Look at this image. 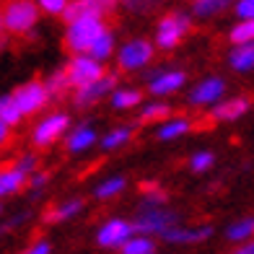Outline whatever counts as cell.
Here are the masks:
<instances>
[{
	"label": "cell",
	"mask_w": 254,
	"mask_h": 254,
	"mask_svg": "<svg viewBox=\"0 0 254 254\" xmlns=\"http://www.w3.org/2000/svg\"><path fill=\"white\" fill-rule=\"evenodd\" d=\"M114 8H117V0H67V5L60 16L67 24H73V21H80V18H101L112 13Z\"/></svg>",
	"instance_id": "obj_8"
},
{
	"label": "cell",
	"mask_w": 254,
	"mask_h": 254,
	"mask_svg": "<svg viewBox=\"0 0 254 254\" xmlns=\"http://www.w3.org/2000/svg\"><path fill=\"white\" fill-rule=\"evenodd\" d=\"M228 39L236 44V47H241V44H252L254 39V21H239V24L231 29Z\"/></svg>",
	"instance_id": "obj_32"
},
{
	"label": "cell",
	"mask_w": 254,
	"mask_h": 254,
	"mask_svg": "<svg viewBox=\"0 0 254 254\" xmlns=\"http://www.w3.org/2000/svg\"><path fill=\"white\" fill-rule=\"evenodd\" d=\"M94 143H96V130L91 125H80L73 132H67V137H65V145L70 153H83Z\"/></svg>",
	"instance_id": "obj_16"
},
{
	"label": "cell",
	"mask_w": 254,
	"mask_h": 254,
	"mask_svg": "<svg viewBox=\"0 0 254 254\" xmlns=\"http://www.w3.org/2000/svg\"><path fill=\"white\" fill-rule=\"evenodd\" d=\"M44 83V91H47V96L50 99H60L67 88H70V83H67V78H65V70H57L52 73L47 80H42Z\"/></svg>",
	"instance_id": "obj_29"
},
{
	"label": "cell",
	"mask_w": 254,
	"mask_h": 254,
	"mask_svg": "<svg viewBox=\"0 0 254 254\" xmlns=\"http://www.w3.org/2000/svg\"><path fill=\"white\" fill-rule=\"evenodd\" d=\"M101 75H104V65L91 60L88 55H75L65 67V78H67V83H70V88H75V91L88 86V83H94Z\"/></svg>",
	"instance_id": "obj_6"
},
{
	"label": "cell",
	"mask_w": 254,
	"mask_h": 254,
	"mask_svg": "<svg viewBox=\"0 0 254 254\" xmlns=\"http://www.w3.org/2000/svg\"><path fill=\"white\" fill-rule=\"evenodd\" d=\"M10 99H13V104L18 107L21 117L37 114L50 104V96H47V91H44L42 80H26V83H21L13 94H10Z\"/></svg>",
	"instance_id": "obj_4"
},
{
	"label": "cell",
	"mask_w": 254,
	"mask_h": 254,
	"mask_svg": "<svg viewBox=\"0 0 254 254\" xmlns=\"http://www.w3.org/2000/svg\"><path fill=\"white\" fill-rule=\"evenodd\" d=\"M26 174H21V171H16L13 166L8 169H0V197H8V194H13L18 190L26 187Z\"/></svg>",
	"instance_id": "obj_18"
},
{
	"label": "cell",
	"mask_w": 254,
	"mask_h": 254,
	"mask_svg": "<svg viewBox=\"0 0 254 254\" xmlns=\"http://www.w3.org/2000/svg\"><path fill=\"white\" fill-rule=\"evenodd\" d=\"M114 88H117V73H104L94 83L75 91V107H94L104 96H112Z\"/></svg>",
	"instance_id": "obj_10"
},
{
	"label": "cell",
	"mask_w": 254,
	"mask_h": 254,
	"mask_svg": "<svg viewBox=\"0 0 254 254\" xmlns=\"http://www.w3.org/2000/svg\"><path fill=\"white\" fill-rule=\"evenodd\" d=\"M130 236H135L132 223L130 221H122V218H112V221H107V223L99 228L96 241H99L101 247H107V249H120Z\"/></svg>",
	"instance_id": "obj_11"
},
{
	"label": "cell",
	"mask_w": 254,
	"mask_h": 254,
	"mask_svg": "<svg viewBox=\"0 0 254 254\" xmlns=\"http://www.w3.org/2000/svg\"><path fill=\"white\" fill-rule=\"evenodd\" d=\"M190 120H182V117H174V120H164L158 127V137L161 140H174V137H182L184 132H190Z\"/></svg>",
	"instance_id": "obj_23"
},
{
	"label": "cell",
	"mask_w": 254,
	"mask_h": 254,
	"mask_svg": "<svg viewBox=\"0 0 254 254\" xmlns=\"http://www.w3.org/2000/svg\"><path fill=\"white\" fill-rule=\"evenodd\" d=\"M252 231H254V221H252V218H241V221L231 223L226 228V239L228 241H249Z\"/></svg>",
	"instance_id": "obj_30"
},
{
	"label": "cell",
	"mask_w": 254,
	"mask_h": 254,
	"mask_svg": "<svg viewBox=\"0 0 254 254\" xmlns=\"http://www.w3.org/2000/svg\"><path fill=\"white\" fill-rule=\"evenodd\" d=\"M247 112H249V99L231 96V99H221L218 104H213L210 117L215 122H234V120H241Z\"/></svg>",
	"instance_id": "obj_14"
},
{
	"label": "cell",
	"mask_w": 254,
	"mask_h": 254,
	"mask_svg": "<svg viewBox=\"0 0 254 254\" xmlns=\"http://www.w3.org/2000/svg\"><path fill=\"white\" fill-rule=\"evenodd\" d=\"M140 192H143V202H140V207H166L169 192H166V190H161L156 182H143V184H140Z\"/></svg>",
	"instance_id": "obj_20"
},
{
	"label": "cell",
	"mask_w": 254,
	"mask_h": 254,
	"mask_svg": "<svg viewBox=\"0 0 254 254\" xmlns=\"http://www.w3.org/2000/svg\"><path fill=\"white\" fill-rule=\"evenodd\" d=\"M65 5H67V0H37V8L47 10V13H52V16H60L65 10Z\"/></svg>",
	"instance_id": "obj_35"
},
{
	"label": "cell",
	"mask_w": 254,
	"mask_h": 254,
	"mask_svg": "<svg viewBox=\"0 0 254 254\" xmlns=\"http://www.w3.org/2000/svg\"><path fill=\"white\" fill-rule=\"evenodd\" d=\"M67 127H70V117H67V114H63V112L50 114V117H44L42 122H37V127H34V132H31V143L37 148H50L67 132Z\"/></svg>",
	"instance_id": "obj_7"
},
{
	"label": "cell",
	"mask_w": 254,
	"mask_h": 254,
	"mask_svg": "<svg viewBox=\"0 0 254 254\" xmlns=\"http://www.w3.org/2000/svg\"><path fill=\"white\" fill-rule=\"evenodd\" d=\"M120 254H156V244L151 236H130L120 247Z\"/></svg>",
	"instance_id": "obj_24"
},
{
	"label": "cell",
	"mask_w": 254,
	"mask_h": 254,
	"mask_svg": "<svg viewBox=\"0 0 254 254\" xmlns=\"http://www.w3.org/2000/svg\"><path fill=\"white\" fill-rule=\"evenodd\" d=\"M47 182H50V174H47V171H34V174L26 179V187H31L34 192H39Z\"/></svg>",
	"instance_id": "obj_37"
},
{
	"label": "cell",
	"mask_w": 254,
	"mask_h": 254,
	"mask_svg": "<svg viewBox=\"0 0 254 254\" xmlns=\"http://www.w3.org/2000/svg\"><path fill=\"white\" fill-rule=\"evenodd\" d=\"M107 29L101 18H80L67 24V34H65V44L67 50H73L75 55H86L88 47L94 44V39Z\"/></svg>",
	"instance_id": "obj_3"
},
{
	"label": "cell",
	"mask_w": 254,
	"mask_h": 254,
	"mask_svg": "<svg viewBox=\"0 0 254 254\" xmlns=\"http://www.w3.org/2000/svg\"><path fill=\"white\" fill-rule=\"evenodd\" d=\"M236 16L241 21H252L254 18V0H239L236 3Z\"/></svg>",
	"instance_id": "obj_36"
},
{
	"label": "cell",
	"mask_w": 254,
	"mask_h": 254,
	"mask_svg": "<svg viewBox=\"0 0 254 254\" xmlns=\"http://www.w3.org/2000/svg\"><path fill=\"white\" fill-rule=\"evenodd\" d=\"M228 63H231V67H234V70H239V73H249V70H252V65H254V47H252V44H241V47L231 50Z\"/></svg>",
	"instance_id": "obj_21"
},
{
	"label": "cell",
	"mask_w": 254,
	"mask_h": 254,
	"mask_svg": "<svg viewBox=\"0 0 254 254\" xmlns=\"http://www.w3.org/2000/svg\"><path fill=\"white\" fill-rule=\"evenodd\" d=\"M213 164H215L213 151H197V153L190 158V169L194 171V174H202V171H207Z\"/></svg>",
	"instance_id": "obj_33"
},
{
	"label": "cell",
	"mask_w": 254,
	"mask_h": 254,
	"mask_svg": "<svg viewBox=\"0 0 254 254\" xmlns=\"http://www.w3.org/2000/svg\"><path fill=\"white\" fill-rule=\"evenodd\" d=\"M226 94V80L223 78H205L200 80L197 86L192 88V94H190V104H194V107H207V104H218L223 99Z\"/></svg>",
	"instance_id": "obj_12"
},
{
	"label": "cell",
	"mask_w": 254,
	"mask_h": 254,
	"mask_svg": "<svg viewBox=\"0 0 254 254\" xmlns=\"http://www.w3.org/2000/svg\"><path fill=\"white\" fill-rule=\"evenodd\" d=\"M192 21L187 13H169L158 21V29H156V44L161 50H174L177 44L184 39V34L190 31Z\"/></svg>",
	"instance_id": "obj_5"
},
{
	"label": "cell",
	"mask_w": 254,
	"mask_h": 254,
	"mask_svg": "<svg viewBox=\"0 0 254 254\" xmlns=\"http://www.w3.org/2000/svg\"><path fill=\"white\" fill-rule=\"evenodd\" d=\"M112 52H114V34L109 31V29H104L99 37L94 39V44L88 47V57L91 60H96V63H104V60H109L112 57Z\"/></svg>",
	"instance_id": "obj_17"
},
{
	"label": "cell",
	"mask_w": 254,
	"mask_h": 254,
	"mask_svg": "<svg viewBox=\"0 0 254 254\" xmlns=\"http://www.w3.org/2000/svg\"><path fill=\"white\" fill-rule=\"evenodd\" d=\"M143 101V94L137 88H114L112 91V107L114 109H132Z\"/></svg>",
	"instance_id": "obj_22"
},
{
	"label": "cell",
	"mask_w": 254,
	"mask_h": 254,
	"mask_svg": "<svg viewBox=\"0 0 254 254\" xmlns=\"http://www.w3.org/2000/svg\"><path fill=\"white\" fill-rule=\"evenodd\" d=\"M80 210H83V200H65L60 202L57 207H52V210L47 213V223H60V221H70V218H75Z\"/></svg>",
	"instance_id": "obj_19"
},
{
	"label": "cell",
	"mask_w": 254,
	"mask_h": 254,
	"mask_svg": "<svg viewBox=\"0 0 254 254\" xmlns=\"http://www.w3.org/2000/svg\"><path fill=\"white\" fill-rule=\"evenodd\" d=\"M151 83H148V91L156 96H169V94H177V91L184 86V75L182 70H158V73H151Z\"/></svg>",
	"instance_id": "obj_13"
},
{
	"label": "cell",
	"mask_w": 254,
	"mask_h": 254,
	"mask_svg": "<svg viewBox=\"0 0 254 254\" xmlns=\"http://www.w3.org/2000/svg\"><path fill=\"white\" fill-rule=\"evenodd\" d=\"M52 247H50V241H37V244H31L26 252H21V254H50Z\"/></svg>",
	"instance_id": "obj_39"
},
{
	"label": "cell",
	"mask_w": 254,
	"mask_h": 254,
	"mask_svg": "<svg viewBox=\"0 0 254 254\" xmlns=\"http://www.w3.org/2000/svg\"><path fill=\"white\" fill-rule=\"evenodd\" d=\"M21 120H24V117H21V112L13 104V99H10V94L0 96V122H3L5 127H16Z\"/></svg>",
	"instance_id": "obj_28"
},
{
	"label": "cell",
	"mask_w": 254,
	"mask_h": 254,
	"mask_svg": "<svg viewBox=\"0 0 254 254\" xmlns=\"http://www.w3.org/2000/svg\"><path fill=\"white\" fill-rule=\"evenodd\" d=\"M213 236V226H197V228H182L174 226L161 234V239L169 241V244H200V241Z\"/></svg>",
	"instance_id": "obj_15"
},
{
	"label": "cell",
	"mask_w": 254,
	"mask_h": 254,
	"mask_svg": "<svg viewBox=\"0 0 254 254\" xmlns=\"http://www.w3.org/2000/svg\"><path fill=\"white\" fill-rule=\"evenodd\" d=\"M179 226V213L166 207H137L132 231L137 236H161L164 231Z\"/></svg>",
	"instance_id": "obj_1"
},
{
	"label": "cell",
	"mask_w": 254,
	"mask_h": 254,
	"mask_svg": "<svg viewBox=\"0 0 254 254\" xmlns=\"http://www.w3.org/2000/svg\"><path fill=\"white\" fill-rule=\"evenodd\" d=\"M234 254H254V244H252V241H244V244H241Z\"/></svg>",
	"instance_id": "obj_41"
},
{
	"label": "cell",
	"mask_w": 254,
	"mask_h": 254,
	"mask_svg": "<svg viewBox=\"0 0 254 254\" xmlns=\"http://www.w3.org/2000/svg\"><path fill=\"white\" fill-rule=\"evenodd\" d=\"M171 109L169 104H164V101H156V104H145L143 107V112H140V122L143 125H151V122H164V120H169L171 117Z\"/></svg>",
	"instance_id": "obj_25"
},
{
	"label": "cell",
	"mask_w": 254,
	"mask_h": 254,
	"mask_svg": "<svg viewBox=\"0 0 254 254\" xmlns=\"http://www.w3.org/2000/svg\"><path fill=\"white\" fill-rule=\"evenodd\" d=\"M3 31H5V29H3V16H0V37H3Z\"/></svg>",
	"instance_id": "obj_42"
},
{
	"label": "cell",
	"mask_w": 254,
	"mask_h": 254,
	"mask_svg": "<svg viewBox=\"0 0 254 254\" xmlns=\"http://www.w3.org/2000/svg\"><path fill=\"white\" fill-rule=\"evenodd\" d=\"M37 166H39L37 153H24V156H18V158H16V164H13V169L21 171V174H26V177H31L34 171H39Z\"/></svg>",
	"instance_id": "obj_34"
},
{
	"label": "cell",
	"mask_w": 254,
	"mask_h": 254,
	"mask_svg": "<svg viewBox=\"0 0 254 254\" xmlns=\"http://www.w3.org/2000/svg\"><path fill=\"white\" fill-rule=\"evenodd\" d=\"M127 187V179L125 177H109V179H104L99 187H96V197L99 200H112V197H117V194Z\"/></svg>",
	"instance_id": "obj_27"
},
{
	"label": "cell",
	"mask_w": 254,
	"mask_h": 254,
	"mask_svg": "<svg viewBox=\"0 0 254 254\" xmlns=\"http://www.w3.org/2000/svg\"><path fill=\"white\" fill-rule=\"evenodd\" d=\"M8 140H10V127H5L3 122H0V148H3Z\"/></svg>",
	"instance_id": "obj_40"
},
{
	"label": "cell",
	"mask_w": 254,
	"mask_h": 254,
	"mask_svg": "<svg viewBox=\"0 0 254 254\" xmlns=\"http://www.w3.org/2000/svg\"><path fill=\"white\" fill-rule=\"evenodd\" d=\"M3 16V29L10 34H26L37 26L39 8L34 0H8L5 8L0 10Z\"/></svg>",
	"instance_id": "obj_2"
},
{
	"label": "cell",
	"mask_w": 254,
	"mask_h": 254,
	"mask_svg": "<svg viewBox=\"0 0 254 254\" xmlns=\"http://www.w3.org/2000/svg\"><path fill=\"white\" fill-rule=\"evenodd\" d=\"M122 3L130 10H148V8H153L158 0H122Z\"/></svg>",
	"instance_id": "obj_38"
},
{
	"label": "cell",
	"mask_w": 254,
	"mask_h": 254,
	"mask_svg": "<svg viewBox=\"0 0 254 254\" xmlns=\"http://www.w3.org/2000/svg\"><path fill=\"white\" fill-rule=\"evenodd\" d=\"M234 0H194V16H202V18H210L215 13L226 10Z\"/></svg>",
	"instance_id": "obj_31"
},
{
	"label": "cell",
	"mask_w": 254,
	"mask_h": 254,
	"mask_svg": "<svg viewBox=\"0 0 254 254\" xmlns=\"http://www.w3.org/2000/svg\"><path fill=\"white\" fill-rule=\"evenodd\" d=\"M153 60V44L148 39H132L127 42L125 47L117 55V63H120V70H140L148 63Z\"/></svg>",
	"instance_id": "obj_9"
},
{
	"label": "cell",
	"mask_w": 254,
	"mask_h": 254,
	"mask_svg": "<svg viewBox=\"0 0 254 254\" xmlns=\"http://www.w3.org/2000/svg\"><path fill=\"white\" fill-rule=\"evenodd\" d=\"M0 213H3V207H0Z\"/></svg>",
	"instance_id": "obj_43"
},
{
	"label": "cell",
	"mask_w": 254,
	"mask_h": 254,
	"mask_svg": "<svg viewBox=\"0 0 254 254\" xmlns=\"http://www.w3.org/2000/svg\"><path fill=\"white\" fill-rule=\"evenodd\" d=\"M130 140H132V127H114L112 132L101 137V148L104 151H114V148H122Z\"/></svg>",
	"instance_id": "obj_26"
}]
</instances>
